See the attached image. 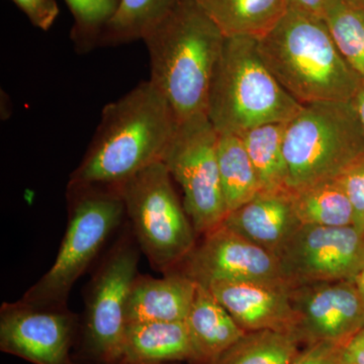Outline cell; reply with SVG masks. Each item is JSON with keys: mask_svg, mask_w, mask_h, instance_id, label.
Wrapping results in <instances>:
<instances>
[{"mask_svg": "<svg viewBox=\"0 0 364 364\" xmlns=\"http://www.w3.org/2000/svg\"><path fill=\"white\" fill-rule=\"evenodd\" d=\"M173 111L149 80L105 105L68 186L121 184L163 155L177 128Z\"/></svg>", "mask_w": 364, "mask_h": 364, "instance_id": "obj_1", "label": "cell"}, {"mask_svg": "<svg viewBox=\"0 0 364 364\" xmlns=\"http://www.w3.org/2000/svg\"><path fill=\"white\" fill-rule=\"evenodd\" d=\"M149 81L167 100L177 123L205 116L224 33L196 0H181L142 37Z\"/></svg>", "mask_w": 364, "mask_h": 364, "instance_id": "obj_2", "label": "cell"}, {"mask_svg": "<svg viewBox=\"0 0 364 364\" xmlns=\"http://www.w3.org/2000/svg\"><path fill=\"white\" fill-rule=\"evenodd\" d=\"M256 39L265 65L301 105L350 102L363 83L317 14L289 7L277 25Z\"/></svg>", "mask_w": 364, "mask_h": 364, "instance_id": "obj_3", "label": "cell"}, {"mask_svg": "<svg viewBox=\"0 0 364 364\" xmlns=\"http://www.w3.org/2000/svg\"><path fill=\"white\" fill-rule=\"evenodd\" d=\"M301 107L265 65L256 38L226 37L208 100L218 133L241 136L261 124L287 123Z\"/></svg>", "mask_w": 364, "mask_h": 364, "instance_id": "obj_4", "label": "cell"}, {"mask_svg": "<svg viewBox=\"0 0 364 364\" xmlns=\"http://www.w3.org/2000/svg\"><path fill=\"white\" fill-rule=\"evenodd\" d=\"M68 224L52 267L21 301L66 308L76 280L86 272L123 221L126 208L119 184L68 186Z\"/></svg>", "mask_w": 364, "mask_h": 364, "instance_id": "obj_5", "label": "cell"}, {"mask_svg": "<svg viewBox=\"0 0 364 364\" xmlns=\"http://www.w3.org/2000/svg\"><path fill=\"white\" fill-rule=\"evenodd\" d=\"M291 193L335 179L364 155V133L350 102L304 105L284 138Z\"/></svg>", "mask_w": 364, "mask_h": 364, "instance_id": "obj_6", "label": "cell"}, {"mask_svg": "<svg viewBox=\"0 0 364 364\" xmlns=\"http://www.w3.org/2000/svg\"><path fill=\"white\" fill-rule=\"evenodd\" d=\"M171 179L160 161L119 184L140 250L164 274L181 267L196 245L195 228Z\"/></svg>", "mask_w": 364, "mask_h": 364, "instance_id": "obj_7", "label": "cell"}, {"mask_svg": "<svg viewBox=\"0 0 364 364\" xmlns=\"http://www.w3.org/2000/svg\"><path fill=\"white\" fill-rule=\"evenodd\" d=\"M139 247L124 234L105 256L85 296L82 352L97 364H119L126 335L129 294L138 275Z\"/></svg>", "mask_w": 364, "mask_h": 364, "instance_id": "obj_8", "label": "cell"}, {"mask_svg": "<svg viewBox=\"0 0 364 364\" xmlns=\"http://www.w3.org/2000/svg\"><path fill=\"white\" fill-rule=\"evenodd\" d=\"M218 136L207 114L182 122L162 158L181 186L182 205L196 235L219 227L228 214L218 164Z\"/></svg>", "mask_w": 364, "mask_h": 364, "instance_id": "obj_9", "label": "cell"}, {"mask_svg": "<svg viewBox=\"0 0 364 364\" xmlns=\"http://www.w3.org/2000/svg\"><path fill=\"white\" fill-rule=\"evenodd\" d=\"M277 256L293 287L354 280L364 267V232L355 226L301 225Z\"/></svg>", "mask_w": 364, "mask_h": 364, "instance_id": "obj_10", "label": "cell"}, {"mask_svg": "<svg viewBox=\"0 0 364 364\" xmlns=\"http://www.w3.org/2000/svg\"><path fill=\"white\" fill-rule=\"evenodd\" d=\"M78 318L68 308L30 305L18 299L0 309V350L33 364H76L70 351Z\"/></svg>", "mask_w": 364, "mask_h": 364, "instance_id": "obj_11", "label": "cell"}, {"mask_svg": "<svg viewBox=\"0 0 364 364\" xmlns=\"http://www.w3.org/2000/svg\"><path fill=\"white\" fill-rule=\"evenodd\" d=\"M200 244L182 262V272L198 284L218 282H255L291 286L279 257L228 229L224 225L203 235Z\"/></svg>", "mask_w": 364, "mask_h": 364, "instance_id": "obj_12", "label": "cell"}, {"mask_svg": "<svg viewBox=\"0 0 364 364\" xmlns=\"http://www.w3.org/2000/svg\"><path fill=\"white\" fill-rule=\"evenodd\" d=\"M294 334L305 345H344L364 328V299L354 280L308 282L291 289Z\"/></svg>", "mask_w": 364, "mask_h": 364, "instance_id": "obj_13", "label": "cell"}, {"mask_svg": "<svg viewBox=\"0 0 364 364\" xmlns=\"http://www.w3.org/2000/svg\"><path fill=\"white\" fill-rule=\"evenodd\" d=\"M245 332L294 333L291 286L255 282H218L207 287Z\"/></svg>", "mask_w": 364, "mask_h": 364, "instance_id": "obj_14", "label": "cell"}, {"mask_svg": "<svg viewBox=\"0 0 364 364\" xmlns=\"http://www.w3.org/2000/svg\"><path fill=\"white\" fill-rule=\"evenodd\" d=\"M225 227L277 255L301 226L291 193H260L228 213Z\"/></svg>", "mask_w": 364, "mask_h": 364, "instance_id": "obj_15", "label": "cell"}, {"mask_svg": "<svg viewBox=\"0 0 364 364\" xmlns=\"http://www.w3.org/2000/svg\"><path fill=\"white\" fill-rule=\"evenodd\" d=\"M198 282L181 269L161 279L136 275L127 304V325L186 321L195 299Z\"/></svg>", "mask_w": 364, "mask_h": 364, "instance_id": "obj_16", "label": "cell"}, {"mask_svg": "<svg viewBox=\"0 0 364 364\" xmlns=\"http://www.w3.org/2000/svg\"><path fill=\"white\" fill-rule=\"evenodd\" d=\"M200 364L186 321L127 325L119 364Z\"/></svg>", "mask_w": 364, "mask_h": 364, "instance_id": "obj_17", "label": "cell"}, {"mask_svg": "<svg viewBox=\"0 0 364 364\" xmlns=\"http://www.w3.org/2000/svg\"><path fill=\"white\" fill-rule=\"evenodd\" d=\"M200 364H213L245 334L207 287L198 284L186 320Z\"/></svg>", "mask_w": 364, "mask_h": 364, "instance_id": "obj_18", "label": "cell"}, {"mask_svg": "<svg viewBox=\"0 0 364 364\" xmlns=\"http://www.w3.org/2000/svg\"><path fill=\"white\" fill-rule=\"evenodd\" d=\"M225 37L260 38L287 11V0H196Z\"/></svg>", "mask_w": 364, "mask_h": 364, "instance_id": "obj_19", "label": "cell"}, {"mask_svg": "<svg viewBox=\"0 0 364 364\" xmlns=\"http://www.w3.org/2000/svg\"><path fill=\"white\" fill-rule=\"evenodd\" d=\"M217 155L223 195L230 213L259 195V181L241 136L219 134Z\"/></svg>", "mask_w": 364, "mask_h": 364, "instance_id": "obj_20", "label": "cell"}, {"mask_svg": "<svg viewBox=\"0 0 364 364\" xmlns=\"http://www.w3.org/2000/svg\"><path fill=\"white\" fill-rule=\"evenodd\" d=\"M287 123L261 124L241 135L257 174L261 193H291L284 155Z\"/></svg>", "mask_w": 364, "mask_h": 364, "instance_id": "obj_21", "label": "cell"}, {"mask_svg": "<svg viewBox=\"0 0 364 364\" xmlns=\"http://www.w3.org/2000/svg\"><path fill=\"white\" fill-rule=\"evenodd\" d=\"M291 198L301 225L354 226V210L350 200L336 178L301 189L291 193Z\"/></svg>", "mask_w": 364, "mask_h": 364, "instance_id": "obj_22", "label": "cell"}, {"mask_svg": "<svg viewBox=\"0 0 364 364\" xmlns=\"http://www.w3.org/2000/svg\"><path fill=\"white\" fill-rule=\"evenodd\" d=\"M301 344L293 332H246L213 364H291Z\"/></svg>", "mask_w": 364, "mask_h": 364, "instance_id": "obj_23", "label": "cell"}, {"mask_svg": "<svg viewBox=\"0 0 364 364\" xmlns=\"http://www.w3.org/2000/svg\"><path fill=\"white\" fill-rule=\"evenodd\" d=\"M342 56L364 81V11L331 0L322 14Z\"/></svg>", "mask_w": 364, "mask_h": 364, "instance_id": "obj_24", "label": "cell"}, {"mask_svg": "<svg viewBox=\"0 0 364 364\" xmlns=\"http://www.w3.org/2000/svg\"><path fill=\"white\" fill-rule=\"evenodd\" d=\"M181 0H121L102 45H121L142 40L144 33Z\"/></svg>", "mask_w": 364, "mask_h": 364, "instance_id": "obj_25", "label": "cell"}, {"mask_svg": "<svg viewBox=\"0 0 364 364\" xmlns=\"http://www.w3.org/2000/svg\"><path fill=\"white\" fill-rule=\"evenodd\" d=\"M74 18L71 39L76 50L86 53L102 45L121 0H65Z\"/></svg>", "mask_w": 364, "mask_h": 364, "instance_id": "obj_26", "label": "cell"}, {"mask_svg": "<svg viewBox=\"0 0 364 364\" xmlns=\"http://www.w3.org/2000/svg\"><path fill=\"white\" fill-rule=\"evenodd\" d=\"M354 210V226L364 232V155L337 177Z\"/></svg>", "mask_w": 364, "mask_h": 364, "instance_id": "obj_27", "label": "cell"}, {"mask_svg": "<svg viewBox=\"0 0 364 364\" xmlns=\"http://www.w3.org/2000/svg\"><path fill=\"white\" fill-rule=\"evenodd\" d=\"M26 14L33 26L48 31L59 16V6L55 0H11Z\"/></svg>", "mask_w": 364, "mask_h": 364, "instance_id": "obj_28", "label": "cell"}, {"mask_svg": "<svg viewBox=\"0 0 364 364\" xmlns=\"http://www.w3.org/2000/svg\"><path fill=\"white\" fill-rule=\"evenodd\" d=\"M343 345L320 341L305 345L291 364H344Z\"/></svg>", "mask_w": 364, "mask_h": 364, "instance_id": "obj_29", "label": "cell"}, {"mask_svg": "<svg viewBox=\"0 0 364 364\" xmlns=\"http://www.w3.org/2000/svg\"><path fill=\"white\" fill-rule=\"evenodd\" d=\"M342 358L344 364H364V328L343 345Z\"/></svg>", "mask_w": 364, "mask_h": 364, "instance_id": "obj_30", "label": "cell"}, {"mask_svg": "<svg viewBox=\"0 0 364 364\" xmlns=\"http://www.w3.org/2000/svg\"><path fill=\"white\" fill-rule=\"evenodd\" d=\"M331 0H287V9H301L322 16L325 7Z\"/></svg>", "mask_w": 364, "mask_h": 364, "instance_id": "obj_31", "label": "cell"}, {"mask_svg": "<svg viewBox=\"0 0 364 364\" xmlns=\"http://www.w3.org/2000/svg\"><path fill=\"white\" fill-rule=\"evenodd\" d=\"M350 102L364 133V81L361 83L360 87Z\"/></svg>", "mask_w": 364, "mask_h": 364, "instance_id": "obj_32", "label": "cell"}, {"mask_svg": "<svg viewBox=\"0 0 364 364\" xmlns=\"http://www.w3.org/2000/svg\"><path fill=\"white\" fill-rule=\"evenodd\" d=\"M354 282H355L356 286H358L359 291L363 294L364 299V267L363 269L360 270V272L358 273Z\"/></svg>", "mask_w": 364, "mask_h": 364, "instance_id": "obj_33", "label": "cell"}, {"mask_svg": "<svg viewBox=\"0 0 364 364\" xmlns=\"http://www.w3.org/2000/svg\"><path fill=\"white\" fill-rule=\"evenodd\" d=\"M347 4H351L352 6L358 7V9L364 11V0H345Z\"/></svg>", "mask_w": 364, "mask_h": 364, "instance_id": "obj_34", "label": "cell"}, {"mask_svg": "<svg viewBox=\"0 0 364 364\" xmlns=\"http://www.w3.org/2000/svg\"><path fill=\"white\" fill-rule=\"evenodd\" d=\"M166 364H171V363H166Z\"/></svg>", "mask_w": 364, "mask_h": 364, "instance_id": "obj_35", "label": "cell"}]
</instances>
